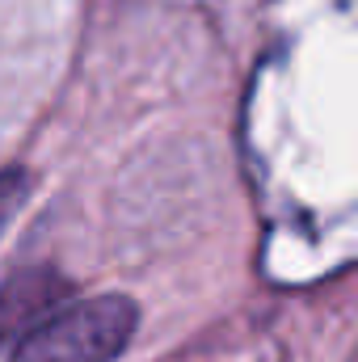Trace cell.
Segmentation results:
<instances>
[{
  "mask_svg": "<svg viewBox=\"0 0 358 362\" xmlns=\"http://www.w3.org/2000/svg\"><path fill=\"white\" fill-rule=\"evenodd\" d=\"M139 312L127 295L76 299L21 333L8 362H114L135 337Z\"/></svg>",
  "mask_w": 358,
  "mask_h": 362,
  "instance_id": "1",
  "label": "cell"
},
{
  "mask_svg": "<svg viewBox=\"0 0 358 362\" xmlns=\"http://www.w3.org/2000/svg\"><path fill=\"white\" fill-rule=\"evenodd\" d=\"M72 286H64L51 270H30V274H17L4 291V329L8 337L17 341L21 333H30L34 325H42L47 316H55Z\"/></svg>",
  "mask_w": 358,
  "mask_h": 362,
  "instance_id": "2",
  "label": "cell"
}]
</instances>
